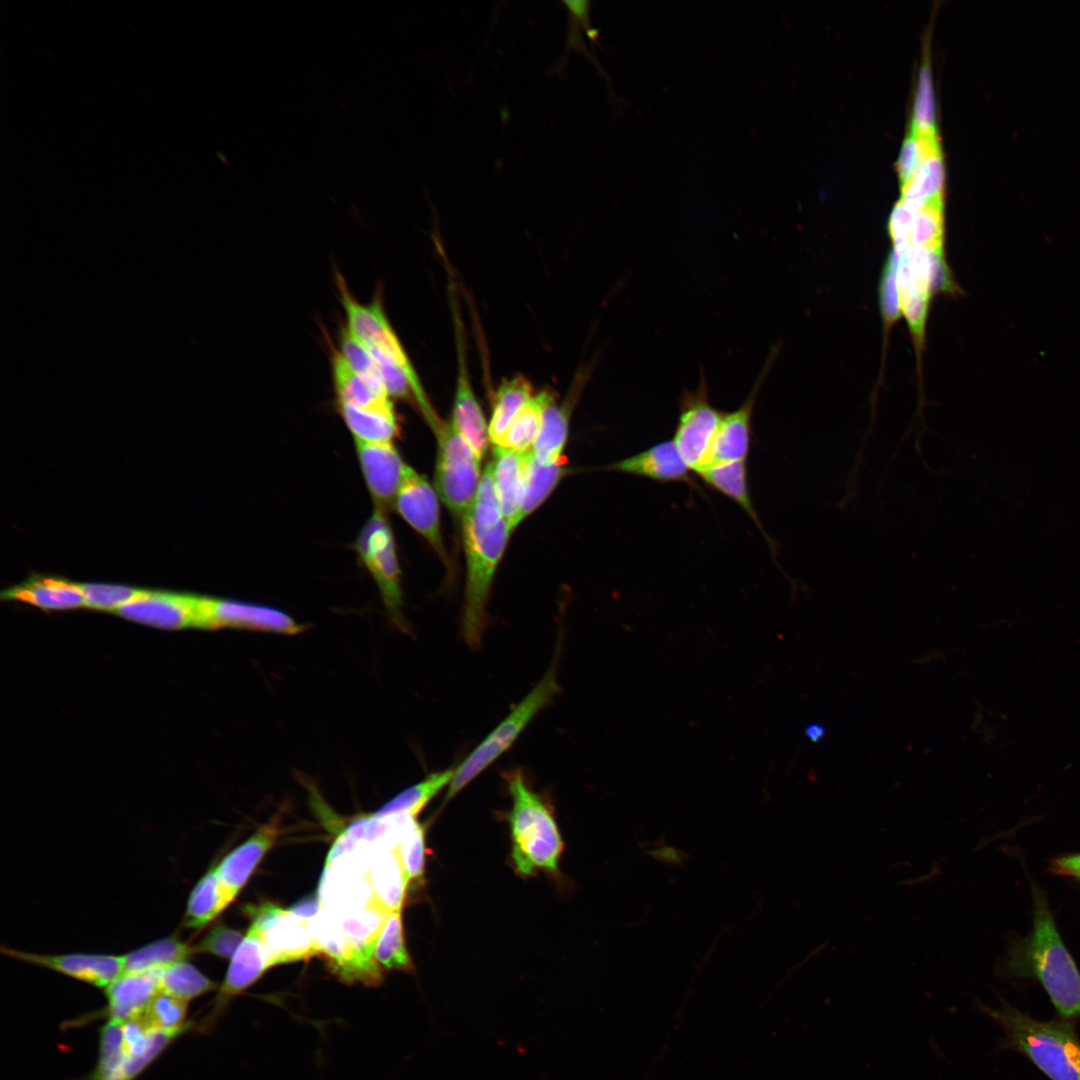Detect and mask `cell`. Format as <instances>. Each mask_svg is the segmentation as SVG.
Returning <instances> with one entry per match:
<instances>
[{
	"instance_id": "1",
	"label": "cell",
	"mask_w": 1080,
	"mask_h": 1080,
	"mask_svg": "<svg viewBox=\"0 0 1080 1080\" xmlns=\"http://www.w3.org/2000/svg\"><path fill=\"white\" fill-rule=\"evenodd\" d=\"M511 531L502 515L488 463L475 499L463 518L467 571L461 631L472 648L481 645L490 587Z\"/></svg>"
},
{
	"instance_id": "2",
	"label": "cell",
	"mask_w": 1080,
	"mask_h": 1080,
	"mask_svg": "<svg viewBox=\"0 0 1080 1080\" xmlns=\"http://www.w3.org/2000/svg\"><path fill=\"white\" fill-rule=\"evenodd\" d=\"M1009 968L1016 975L1037 979L1061 1018H1080V973L1039 889H1034L1032 931L1011 952Z\"/></svg>"
},
{
	"instance_id": "3",
	"label": "cell",
	"mask_w": 1080,
	"mask_h": 1080,
	"mask_svg": "<svg viewBox=\"0 0 1080 1080\" xmlns=\"http://www.w3.org/2000/svg\"><path fill=\"white\" fill-rule=\"evenodd\" d=\"M505 780L512 800L508 818L517 872L525 876L538 870L557 872L563 841L551 809L521 769L507 772Z\"/></svg>"
},
{
	"instance_id": "4",
	"label": "cell",
	"mask_w": 1080,
	"mask_h": 1080,
	"mask_svg": "<svg viewBox=\"0 0 1080 1080\" xmlns=\"http://www.w3.org/2000/svg\"><path fill=\"white\" fill-rule=\"evenodd\" d=\"M983 1010L1004 1029L1008 1046L1050 1080H1080V1040L1064 1019L1036 1020L1011 1007Z\"/></svg>"
},
{
	"instance_id": "5",
	"label": "cell",
	"mask_w": 1080,
	"mask_h": 1080,
	"mask_svg": "<svg viewBox=\"0 0 1080 1080\" xmlns=\"http://www.w3.org/2000/svg\"><path fill=\"white\" fill-rule=\"evenodd\" d=\"M560 693L556 665L546 671L532 690L505 718L454 768L444 802H448L479 774L495 762L517 740L536 715Z\"/></svg>"
},
{
	"instance_id": "6",
	"label": "cell",
	"mask_w": 1080,
	"mask_h": 1080,
	"mask_svg": "<svg viewBox=\"0 0 1080 1080\" xmlns=\"http://www.w3.org/2000/svg\"><path fill=\"white\" fill-rule=\"evenodd\" d=\"M435 435V490L449 510L463 519L480 483V460L451 421L442 422Z\"/></svg>"
},
{
	"instance_id": "7",
	"label": "cell",
	"mask_w": 1080,
	"mask_h": 1080,
	"mask_svg": "<svg viewBox=\"0 0 1080 1080\" xmlns=\"http://www.w3.org/2000/svg\"><path fill=\"white\" fill-rule=\"evenodd\" d=\"M353 547L378 587L389 617L403 628L401 571L386 512L374 508Z\"/></svg>"
},
{
	"instance_id": "8",
	"label": "cell",
	"mask_w": 1080,
	"mask_h": 1080,
	"mask_svg": "<svg viewBox=\"0 0 1080 1080\" xmlns=\"http://www.w3.org/2000/svg\"><path fill=\"white\" fill-rule=\"evenodd\" d=\"M722 416L723 412L709 400L706 376L701 370L698 387L681 395L672 439L688 468L698 475L712 465L713 444Z\"/></svg>"
},
{
	"instance_id": "9",
	"label": "cell",
	"mask_w": 1080,
	"mask_h": 1080,
	"mask_svg": "<svg viewBox=\"0 0 1080 1080\" xmlns=\"http://www.w3.org/2000/svg\"><path fill=\"white\" fill-rule=\"evenodd\" d=\"M199 628H234L295 635L305 626L285 611L265 604L200 596Z\"/></svg>"
},
{
	"instance_id": "10",
	"label": "cell",
	"mask_w": 1080,
	"mask_h": 1080,
	"mask_svg": "<svg viewBox=\"0 0 1080 1080\" xmlns=\"http://www.w3.org/2000/svg\"><path fill=\"white\" fill-rule=\"evenodd\" d=\"M0 951L12 959L46 968L104 989L124 973L122 955L42 954L8 946H2Z\"/></svg>"
},
{
	"instance_id": "11",
	"label": "cell",
	"mask_w": 1080,
	"mask_h": 1080,
	"mask_svg": "<svg viewBox=\"0 0 1080 1080\" xmlns=\"http://www.w3.org/2000/svg\"><path fill=\"white\" fill-rule=\"evenodd\" d=\"M394 507L399 515L445 559L437 492L423 475L410 466L406 468Z\"/></svg>"
},
{
	"instance_id": "12",
	"label": "cell",
	"mask_w": 1080,
	"mask_h": 1080,
	"mask_svg": "<svg viewBox=\"0 0 1080 1080\" xmlns=\"http://www.w3.org/2000/svg\"><path fill=\"white\" fill-rule=\"evenodd\" d=\"M199 596L145 590L116 612L126 619L158 628H198Z\"/></svg>"
},
{
	"instance_id": "13",
	"label": "cell",
	"mask_w": 1080,
	"mask_h": 1080,
	"mask_svg": "<svg viewBox=\"0 0 1080 1080\" xmlns=\"http://www.w3.org/2000/svg\"><path fill=\"white\" fill-rule=\"evenodd\" d=\"M354 442L362 476L374 508L386 512L394 506L408 465L404 463L393 442Z\"/></svg>"
},
{
	"instance_id": "14",
	"label": "cell",
	"mask_w": 1080,
	"mask_h": 1080,
	"mask_svg": "<svg viewBox=\"0 0 1080 1080\" xmlns=\"http://www.w3.org/2000/svg\"><path fill=\"white\" fill-rule=\"evenodd\" d=\"M777 352V349L770 352L765 366L744 402L734 411L723 412L713 444L712 465L746 461L752 441L753 411Z\"/></svg>"
},
{
	"instance_id": "15",
	"label": "cell",
	"mask_w": 1080,
	"mask_h": 1080,
	"mask_svg": "<svg viewBox=\"0 0 1080 1080\" xmlns=\"http://www.w3.org/2000/svg\"><path fill=\"white\" fill-rule=\"evenodd\" d=\"M270 967L263 934L250 927L231 958L225 979L218 990L215 1005L201 1024L203 1030H208L216 1021L233 996L251 986Z\"/></svg>"
},
{
	"instance_id": "16",
	"label": "cell",
	"mask_w": 1080,
	"mask_h": 1080,
	"mask_svg": "<svg viewBox=\"0 0 1080 1080\" xmlns=\"http://www.w3.org/2000/svg\"><path fill=\"white\" fill-rule=\"evenodd\" d=\"M659 483H685L695 487L688 468L672 440L659 442L637 454L604 467Z\"/></svg>"
},
{
	"instance_id": "17",
	"label": "cell",
	"mask_w": 1080,
	"mask_h": 1080,
	"mask_svg": "<svg viewBox=\"0 0 1080 1080\" xmlns=\"http://www.w3.org/2000/svg\"><path fill=\"white\" fill-rule=\"evenodd\" d=\"M161 968L124 973L109 984L105 988L107 1005L100 1016L120 1023L141 1016L152 999L161 992Z\"/></svg>"
},
{
	"instance_id": "18",
	"label": "cell",
	"mask_w": 1080,
	"mask_h": 1080,
	"mask_svg": "<svg viewBox=\"0 0 1080 1080\" xmlns=\"http://www.w3.org/2000/svg\"><path fill=\"white\" fill-rule=\"evenodd\" d=\"M270 966L309 959L319 950L309 920L285 910L263 935Z\"/></svg>"
},
{
	"instance_id": "19",
	"label": "cell",
	"mask_w": 1080,
	"mask_h": 1080,
	"mask_svg": "<svg viewBox=\"0 0 1080 1080\" xmlns=\"http://www.w3.org/2000/svg\"><path fill=\"white\" fill-rule=\"evenodd\" d=\"M277 835L276 824L263 825L215 865L218 878L232 901L273 846Z\"/></svg>"
},
{
	"instance_id": "20",
	"label": "cell",
	"mask_w": 1080,
	"mask_h": 1080,
	"mask_svg": "<svg viewBox=\"0 0 1080 1080\" xmlns=\"http://www.w3.org/2000/svg\"><path fill=\"white\" fill-rule=\"evenodd\" d=\"M331 913L338 920L358 962L368 970L382 975L380 965L374 958V950L389 912L378 902H373L362 908Z\"/></svg>"
},
{
	"instance_id": "21",
	"label": "cell",
	"mask_w": 1080,
	"mask_h": 1080,
	"mask_svg": "<svg viewBox=\"0 0 1080 1080\" xmlns=\"http://www.w3.org/2000/svg\"><path fill=\"white\" fill-rule=\"evenodd\" d=\"M1 597L23 601L47 610L85 606L79 584L56 577L32 576L27 581L3 591Z\"/></svg>"
},
{
	"instance_id": "22",
	"label": "cell",
	"mask_w": 1080,
	"mask_h": 1080,
	"mask_svg": "<svg viewBox=\"0 0 1080 1080\" xmlns=\"http://www.w3.org/2000/svg\"><path fill=\"white\" fill-rule=\"evenodd\" d=\"M331 367L337 404L367 411H394L391 398L385 389L353 372L338 350L332 353Z\"/></svg>"
},
{
	"instance_id": "23",
	"label": "cell",
	"mask_w": 1080,
	"mask_h": 1080,
	"mask_svg": "<svg viewBox=\"0 0 1080 1080\" xmlns=\"http://www.w3.org/2000/svg\"><path fill=\"white\" fill-rule=\"evenodd\" d=\"M525 456L526 453L494 446L490 462L500 509L511 530L515 528L522 502Z\"/></svg>"
},
{
	"instance_id": "24",
	"label": "cell",
	"mask_w": 1080,
	"mask_h": 1080,
	"mask_svg": "<svg viewBox=\"0 0 1080 1080\" xmlns=\"http://www.w3.org/2000/svg\"><path fill=\"white\" fill-rule=\"evenodd\" d=\"M451 423L481 460L487 451L489 432L461 358Z\"/></svg>"
},
{
	"instance_id": "25",
	"label": "cell",
	"mask_w": 1080,
	"mask_h": 1080,
	"mask_svg": "<svg viewBox=\"0 0 1080 1080\" xmlns=\"http://www.w3.org/2000/svg\"><path fill=\"white\" fill-rule=\"evenodd\" d=\"M368 873L377 902L388 912L400 911L408 880L397 849L374 851L369 859Z\"/></svg>"
},
{
	"instance_id": "26",
	"label": "cell",
	"mask_w": 1080,
	"mask_h": 1080,
	"mask_svg": "<svg viewBox=\"0 0 1080 1080\" xmlns=\"http://www.w3.org/2000/svg\"><path fill=\"white\" fill-rule=\"evenodd\" d=\"M231 902L232 899L223 888L214 865L193 887L188 898L183 925L191 929L203 928Z\"/></svg>"
},
{
	"instance_id": "27",
	"label": "cell",
	"mask_w": 1080,
	"mask_h": 1080,
	"mask_svg": "<svg viewBox=\"0 0 1080 1080\" xmlns=\"http://www.w3.org/2000/svg\"><path fill=\"white\" fill-rule=\"evenodd\" d=\"M699 476L707 486L738 504L753 520L763 536L767 537L750 496L746 461L715 464Z\"/></svg>"
},
{
	"instance_id": "28",
	"label": "cell",
	"mask_w": 1080,
	"mask_h": 1080,
	"mask_svg": "<svg viewBox=\"0 0 1080 1080\" xmlns=\"http://www.w3.org/2000/svg\"><path fill=\"white\" fill-rule=\"evenodd\" d=\"M944 168L940 149L928 155L915 173L901 184V201L917 211L930 204L943 205Z\"/></svg>"
},
{
	"instance_id": "29",
	"label": "cell",
	"mask_w": 1080,
	"mask_h": 1080,
	"mask_svg": "<svg viewBox=\"0 0 1080 1080\" xmlns=\"http://www.w3.org/2000/svg\"><path fill=\"white\" fill-rule=\"evenodd\" d=\"M564 473L563 461L542 463L536 459L532 450L526 453L522 502L515 527L542 504Z\"/></svg>"
},
{
	"instance_id": "30",
	"label": "cell",
	"mask_w": 1080,
	"mask_h": 1080,
	"mask_svg": "<svg viewBox=\"0 0 1080 1080\" xmlns=\"http://www.w3.org/2000/svg\"><path fill=\"white\" fill-rule=\"evenodd\" d=\"M195 953L194 945L171 935L122 955L124 973H139L187 961Z\"/></svg>"
},
{
	"instance_id": "31",
	"label": "cell",
	"mask_w": 1080,
	"mask_h": 1080,
	"mask_svg": "<svg viewBox=\"0 0 1080 1080\" xmlns=\"http://www.w3.org/2000/svg\"><path fill=\"white\" fill-rule=\"evenodd\" d=\"M570 405L556 404L553 395L546 402L542 422L532 452L542 463L562 462L569 426Z\"/></svg>"
},
{
	"instance_id": "32",
	"label": "cell",
	"mask_w": 1080,
	"mask_h": 1080,
	"mask_svg": "<svg viewBox=\"0 0 1080 1080\" xmlns=\"http://www.w3.org/2000/svg\"><path fill=\"white\" fill-rule=\"evenodd\" d=\"M453 775L454 768L434 772L417 784L398 793L372 815L376 817L399 815L416 817L441 790L450 784Z\"/></svg>"
},
{
	"instance_id": "33",
	"label": "cell",
	"mask_w": 1080,
	"mask_h": 1080,
	"mask_svg": "<svg viewBox=\"0 0 1080 1080\" xmlns=\"http://www.w3.org/2000/svg\"><path fill=\"white\" fill-rule=\"evenodd\" d=\"M337 408L354 441L390 443L398 435L395 411H367L343 404H337Z\"/></svg>"
},
{
	"instance_id": "34",
	"label": "cell",
	"mask_w": 1080,
	"mask_h": 1080,
	"mask_svg": "<svg viewBox=\"0 0 1080 1080\" xmlns=\"http://www.w3.org/2000/svg\"><path fill=\"white\" fill-rule=\"evenodd\" d=\"M533 397V389L523 376L504 380L494 396L493 411L488 427L489 438L497 445L514 417Z\"/></svg>"
},
{
	"instance_id": "35",
	"label": "cell",
	"mask_w": 1080,
	"mask_h": 1080,
	"mask_svg": "<svg viewBox=\"0 0 1080 1080\" xmlns=\"http://www.w3.org/2000/svg\"><path fill=\"white\" fill-rule=\"evenodd\" d=\"M551 394L541 391L533 395L514 417L499 443L494 446L518 453L531 451L541 426L544 406Z\"/></svg>"
},
{
	"instance_id": "36",
	"label": "cell",
	"mask_w": 1080,
	"mask_h": 1080,
	"mask_svg": "<svg viewBox=\"0 0 1080 1080\" xmlns=\"http://www.w3.org/2000/svg\"><path fill=\"white\" fill-rule=\"evenodd\" d=\"M160 990L186 1002L217 989V984L188 961L160 969Z\"/></svg>"
},
{
	"instance_id": "37",
	"label": "cell",
	"mask_w": 1080,
	"mask_h": 1080,
	"mask_svg": "<svg viewBox=\"0 0 1080 1080\" xmlns=\"http://www.w3.org/2000/svg\"><path fill=\"white\" fill-rule=\"evenodd\" d=\"M122 1023L109 1020L100 1030L97 1064L87 1080H127Z\"/></svg>"
},
{
	"instance_id": "38",
	"label": "cell",
	"mask_w": 1080,
	"mask_h": 1080,
	"mask_svg": "<svg viewBox=\"0 0 1080 1080\" xmlns=\"http://www.w3.org/2000/svg\"><path fill=\"white\" fill-rule=\"evenodd\" d=\"M376 962L389 970L412 971L413 964L405 947L400 911L389 912L374 950Z\"/></svg>"
},
{
	"instance_id": "39",
	"label": "cell",
	"mask_w": 1080,
	"mask_h": 1080,
	"mask_svg": "<svg viewBox=\"0 0 1080 1080\" xmlns=\"http://www.w3.org/2000/svg\"><path fill=\"white\" fill-rule=\"evenodd\" d=\"M943 205L930 204L915 212L910 245L930 253L943 254Z\"/></svg>"
},
{
	"instance_id": "40",
	"label": "cell",
	"mask_w": 1080,
	"mask_h": 1080,
	"mask_svg": "<svg viewBox=\"0 0 1080 1080\" xmlns=\"http://www.w3.org/2000/svg\"><path fill=\"white\" fill-rule=\"evenodd\" d=\"M187 1009L188 1002L160 992L138 1017L151 1030H179L193 1026L186 1022Z\"/></svg>"
},
{
	"instance_id": "41",
	"label": "cell",
	"mask_w": 1080,
	"mask_h": 1080,
	"mask_svg": "<svg viewBox=\"0 0 1080 1080\" xmlns=\"http://www.w3.org/2000/svg\"><path fill=\"white\" fill-rule=\"evenodd\" d=\"M397 851L409 882L422 879L425 866V840L423 827L411 818L399 840Z\"/></svg>"
},
{
	"instance_id": "42",
	"label": "cell",
	"mask_w": 1080,
	"mask_h": 1080,
	"mask_svg": "<svg viewBox=\"0 0 1080 1080\" xmlns=\"http://www.w3.org/2000/svg\"><path fill=\"white\" fill-rule=\"evenodd\" d=\"M338 352L353 372L373 385L384 388L372 355L346 325L340 330Z\"/></svg>"
},
{
	"instance_id": "43",
	"label": "cell",
	"mask_w": 1080,
	"mask_h": 1080,
	"mask_svg": "<svg viewBox=\"0 0 1080 1080\" xmlns=\"http://www.w3.org/2000/svg\"><path fill=\"white\" fill-rule=\"evenodd\" d=\"M78 584L83 593L86 607L106 611H117L125 604L141 596L145 591L124 585L102 583Z\"/></svg>"
},
{
	"instance_id": "44",
	"label": "cell",
	"mask_w": 1080,
	"mask_h": 1080,
	"mask_svg": "<svg viewBox=\"0 0 1080 1080\" xmlns=\"http://www.w3.org/2000/svg\"><path fill=\"white\" fill-rule=\"evenodd\" d=\"M911 131L919 134L936 133L931 70L927 62L922 64L918 74Z\"/></svg>"
},
{
	"instance_id": "45",
	"label": "cell",
	"mask_w": 1080,
	"mask_h": 1080,
	"mask_svg": "<svg viewBox=\"0 0 1080 1080\" xmlns=\"http://www.w3.org/2000/svg\"><path fill=\"white\" fill-rule=\"evenodd\" d=\"M939 149L936 133L919 134L911 131L903 142L896 164L901 184L910 179L928 155Z\"/></svg>"
},
{
	"instance_id": "46",
	"label": "cell",
	"mask_w": 1080,
	"mask_h": 1080,
	"mask_svg": "<svg viewBox=\"0 0 1080 1080\" xmlns=\"http://www.w3.org/2000/svg\"><path fill=\"white\" fill-rule=\"evenodd\" d=\"M899 255L892 250L885 263L880 282V308L889 328L900 316L901 305L897 287V268Z\"/></svg>"
},
{
	"instance_id": "47",
	"label": "cell",
	"mask_w": 1080,
	"mask_h": 1080,
	"mask_svg": "<svg viewBox=\"0 0 1080 1080\" xmlns=\"http://www.w3.org/2000/svg\"><path fill=\"white\" fill-rule=\"evenodd\" d=\"M243 934L226 924L217 923L196 943V953H208L221 958H232L240 943Z\"/></svg>"
},
{
	"instance_id": "48",
	"label": "cell",
	"mask_w": 1080,
	"mask_h": 1080,
	"mask_svg": "<svg viewBox=\"0 0 1080 1080\" xmlns=\"http://www.w3.org/2000/svg\"><path fill=\"white\" fill-rule=\"evenodd\" d=\"M929 297L930 293L922 291L910 292L900 297L901 312L909 324L918 350L923 344Z\"/></svg>"
},
{
	"instance_id": "49",
	"label": "cell",
	"mask_w": 1080,
	"mask_h": 1080,
	"mask_svg": "<svg viewBox=\"0 0 1080 1080\" xmlns=\"http://www.w3.org/2000/svg\"><path fill=\"white\" fill-rule=\"evenodd\" d=\"M915 212L899 200L890 214L888 230L894 244L893 250L897 253H902L911 246L910 230Z\"/></svg>"
},
{
	"instance_id": "50",
	"label": "cell",
	"mask_w": 1080,
	"mask_h": 1080,
	"mask_svg": "<svg viewBox=\"0 0 1080 1080\" xmlns=\"http://www.w3.org/2000/svg\"><path fill=\"white\" fill-rule=\"evenodd\" d=\"M284 911L285 910L280 906L271 902H264L258 906L248 905L246 907V912L252 919L250 927L256 929L263 935Z\"/></svg>"
},
{
	"instance_id": "51",
	"label": "cell",
	"mask_w": 1080,
	"mask_h": 1080,
	"mask_svg": "<svg viewBox=\"0 0 1080 1080\" xmlns=\"http://www.w3.org/2000/svg\"><path fill=\"white\" fill-rule=\"evenodd\" d=\"M651 858L667 865L680 867L688 860V855L673 846H660L646 852Z\"/></svg>"
},
{
	"instance_id": "52",
	"label": "cell",
	"mask_w": 1080,
	"mask_h": 1080,
	"mask_svg": "<svg viewBox=\"0 0 1080 1080\" xmlns=\"http://www.w3.org/2000/svg\"><path fill=\"white\" fill-rule=\"evenodd\" d=\"M1052 870L1057 874L1080 878V854L1054 859Z\"/></svg>"
},
{
	"instance_id": "53",
	"label": "cell",
	"mask_w": 1080,
	"mask_h": 1080,
	"mask_svg": "<svg viewBox=\"0 0 1080 1080\" xmlns=\"http://www.w3.org/2000/svg\"><path fill=\"white\" fill-rule=\"evenodd\" d=\"M320 909L321 905L318 897H308L292 906L290 911L302 918L310 920L320 911Z\"/></svg>"
},
{
	"instance_id": "54",
	"label": "cell",
	"mask_w": 1080,
	"mask_h": 1080,
	"mask_svg": "<svg viewBox=\"0 0 1080 1080\" xmlns=\"http://www.w3.org/2000/svg\"><path fill=\"white\" fill-rule=\"evenodd\" d=\"M568 10L577 22H580L583 26H587L589 22V2L582 0H569L564 1Z\"/></svg>"
},
{
	"instance_id": "55",
	"label": "cell",
	"mask_w": 1080,
	"mask_h": 1080,
	"mask_svg": "<svg viewBox=\"0 0 1080 1080\" xmlns=\"http://www.w3.org/2000/svg\"><path fill=\"white\" fill-rule=\"evenodd\" d=\"M805 736L812 743L821 741L826 735V728L819 723H810L804 728Z\"/></svg>"
}]
</instances>
